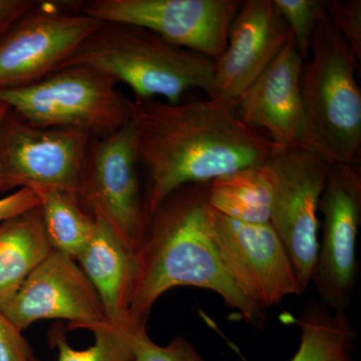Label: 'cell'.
Segmentation results:
<instances>
[{
    "instance_id": "cell-2",
    "label": "cell",
    "mask_w": 361,
    "mask_h": 361,
    "mask_svg": "<svg viewBox=\"0 0 361 361\" xmlns=\"http://www.w3.org/2000/svg\"><path fill=\"white\" fill-rule=\"evenodd\" d=\"M209 183L185 185L173 192L149 218L135 254V277L130 317L148 323L157 300L170 289L198 287L215 292L245 322L262 329L265 311L249 300L232 281L211 236Z\"/></svg>"
},
{
    "instance_id": "cell-16",
    "label": "cell",
    "mask_w": 361,
    "mask_h": 361,
    "mask_svg": "<svg viewBox=\"0 0 361 361\" xmlns=\"http://www.w3.org/2000/svg\"><path fill=\"white\" fill-rule=\"evenodd\" d=\"M94 219V235L75 261L97 291L106 320L114 324L134 322L130 317V302L137 268L135 255L103 221Z\"/></svg>"
},
{
    "instance_id": "cell-1",
    "label": "cell",
    "mask_w": 361,
    "mask_h": 361,
    "mask_svg": "<svg viewBox=\"0 0 361 361\" xmlns=\"http://www.w3.org/2000/svg\"><path fill=\"white\" fill-rule=\"evenodd\" d=\"M127 106L146 179L147 221L179 188L263 166L277 148L242 120L236 102L207 97L170 104L128 97Z\"/></svg>"
},
{
    "instance_id": "cell-22",
    "label": "cell",
    "mask_w": 361,
    "mask_h": 361,
    "mask_svg": "<svg viewBox=\"0 0 361 361\" xmlns=\"http://www.w3.org/2000/svg\"><path fill=\"white\" fill-rule=\"evenodd\" d=\"M290 30L304 63L310 56L311 40L318 21L327 14L329 0H273Z\"/></svg>"
},
{
    "instance_id": "cell-18",
    "label": "cell",
    "mask_w": 361,
    "mask_h": 361,
    "mask_svg": "<svg viewBox=\"0 0 361 361\" xmlns=\"http://www.w3.org/2000/svg\"><path fill=\"white\" fill-rule=\"evenodd\" d=\"M300 343L289 361H355L357 331L348 311L310 301L296 319Z\"/></svg>"
},
{
    "instance_id": "cell-24",
    "label": "cell",
    "mask_w": 361,
    "mask_h": 361,
    "mask_svg": "<svg viewBox=\"0 0 361 361\" xmlns=\"http://www.w3.org/2000/svg\"><path fill=\"white\" fill-rule=\"evenodd\" d=\"M329 18L356 59L361 61L360 0H329Z\"/></svg>"
},
{
    "instance_id": "cell-9",
    "label": "cell",
    "mask_w": 361,
    "mask_h": 361,
    "mask_svg": "<svg viewBox=\"0 0 361 361\" xmlns=\"http://www.w3.org/2000/svg\"><path fill=\"white\" fill-rule=\"evenodd\" d=\"M319 213L323 216L322 234L312 282L323 305L331 311H348L360 272V164H330Z\"/></svg>"
},
{
    "instance_id": "cell-17",
    "label": "cell",
    "mask_w": 361,
    "mask_h": 361,
    "mask_svg": "<svg viewBox=\"0 0 361 361\" xmlns=\"http://www.w3.org/2000/svg\"><path fill=\"white\" fill-rule=\"evenodd\" d=\"M51 252L39 206L0 222V311Z\"/></svg>"
},
{
    "instance_id": "cell-25",
    "label": "cell",
    "mask_w": 361,
    "mask_h": 361,
    "mask_svg": "<svg viewBox=\"0 0 361 361\" xmlns=\"http://www.w3.org/2000/svg\"><path fill=\"white\" fill-rule=\"evenodd\" d=\"M23 330L0 311V361H35Z\"/></svg>"
},
{
    "instance_id": "cell-15",
    "label": "cell",
    "mask_w": 361,
    "mask_h": 361,
    "mask_svg": "<svg viewBox=\"0 0 361 361\" xmlns=\"http://www.w3.org/2000/svg\"><path fill=\"white\" fill-rule=\"evenodd\" d=\"M303 66L291 35L277 58L236 101L242 120L266 130L280 148H298L302 135Z\"/></svg>"
},
{
    "instance_id": "cell-10",
    "label": "cell",
    "mask_w": 361,
    "mask_h": 361,
    "mask_svg": "<svg viewBox=\"0 0 361 361\" xmlns=\"http://www.w3.org/2000/svg\"><path fill=\"white\" fill-rule=\"evenodd\" d=\"M92 137L75 128L33 125L11 110L0 127V169L8 192L49 188L78 197Z\"/></svg>"
},
{
    "instance_id": "cell-3",
    "label": "cell",
    "mask_w": 361,
    "mask_h": 361,
    "mask_svg": "<svg viewBox=\"0 0 361 361\" xmlns=\"http://www.w3.org/2000/svg\"><path fill=\"white\" fill-rule=\"evenodd\" d=\"M85 66L132 90L134 99L180 103L192 90L215 97V61L157 33L127 23H102L61 68Z\"/></svg>"
},
{
    "instance_id": "cell-11",
    "label": "cell",
    "mask_w": 361,
    "mask_h": 361,
    "mask_svg": "<svg viewBox=\"0 0 361 361\" xmlns=\"http://www.w3.org/2000/svg\"><path fill=\"white\" fill-rule=\"evenodd\" d=\"M211 236L226 272L260 310L304 293L286 247L271 223L230 219L208 205Z\"/></svg>"
},
{
    "instance_id": "cell-13",
    "label": "cell",
    "mask_w": 361,
    "mask_h": 361,
    "mask_svg": "<svg viewBox=\"0 0 361 361\" xmlns=\"http://www.w3.org/2000/svg\"><path fill=\"white\" fill-rule=\"evenodd\" d=\"M2 312L21 330L61 319L68 329L92 330L108 322L97 291L75 259L52 250Z\"/></svg>"
},
{
    "instance_id": "cell-26",
    "label": "cell",
    "mask_w": 361,
    "mask_h": 361,
    "mask_svg": "<svg viewBox=\"0 0 361 361\" xmlns=\"http://www.w3.org/2000/svg\"><path fill=\"white\" fill-rule=\"evenodd\" d=\"M39 196L32 189L21 188L16 190L0 198V222L39 207Z\"/></svg>"
},
{
    "instance_id": "cell-27",
    "label": "cell",
    "mask_w": 361,
    "mask_h": 361,
    "mask_svg": "<svg viewBox=\"0 0 361 361\" xmlns=\"http://www.w3.org/2000/svg\"><path fill=\"white\" fill-rule=\"evenodd\" d=\"M37 2V0H0V44Z\"/></svg>"
},
{
    "instance_id": "cell-20",
    "label": "cell",
    "mask_w": 361,
    "mask_h": 361,
    "mask_svg": "<svg viewBox=\"0 0 361 361\" xmlns=\"http://www.w3.org/2000/svg\"><path fill=\"white\" fill-rule=\"evenodd\" d=\"M32 190L39 198L45 234L52 250L77 260L94 235L96 219L77 195L49 188Z\"/></svg>"
},
{
    "instance_id": "cell-5",
    "label": "cell",
    "mask_w": 361,
    "mask_h": 361,
    "mask_svg": "<svg viewBox=\"0 0 361 361\" xmlns=\"http://www.w3.org/2000/svg\"><path fill=\"white\" fill-rule=\"evenodd\" d=\"M118 85L102 71L71 66L35 84L0 90V102L33 125L75 128L103 137L130 121L128 97Z\"/></svg>"
},
{
    "instance_id": "cell-7",
    "label": "cell",
    "mask_w": 361,
    "mask_h": 361,
    "mask_svg": "<svg viewBox=\"0 0 361 361\" xmlns=\"http://www.w3.org/2000/svg\"><path fill=\"white\" fill-rule=\"evenodd\" d=\"M272 188L270 223L303 292L312 282L319 246V202L330 163L300 148H280L265 163Z\"/></svg>"
},
{
    "instance_id": "cell-21",
    "label": "cell",
    "mask_w": 361,
    "mask_h": 361,
    "mask_svg": "<svg viewBox=\"0 0 361 361\" xmlns=\"http://www.w3.org/2000/svg\"><path fill=\"white\" fill-rule=\"evenodd\" d=\"M137 324L144 323L114 324L106 322L97 325L90 330L94 336V343L80 350L71 348L65 329L56 326L49 332V345L58 349V361H133L132 329Z\"/></svg>"
},
{
    "instance_id": "cell-23",
    "label": "cell",
    "mask_w": 361,
    "mask_h": 361,
    "mask_svg": "<svg viewBox=\"0 0 361 361\" xmlns=\"http://www.w3.org/2000/svg\"><path fill=\"white\" fill-rule=\"evenodd\" d=\"M133 361H209L184 336H178L167 345L152 341L147 324H137L132 329Z\"/></svg>"
},
{
    "instance_id": "cell-28",
    "label": "cell",
    "mask_w": 361,
    "mask_h": 361,
    "mask_svg": "<svg viewBox=\"0 0 361 361\" xmlns=\"http://www.w3.org/2000/svg\"><path fill=\"white\" fill-rule=\"evenodd\" d=\"M9 111H11V108L4 102H0V127H1L2 123H4L6 116L8 115ZM6 192H8V189H7L6 180H4L1 169H0V195L6 193Z\"/></svg>"
},
{
    "instance_id": "cell-19",
    "label": "cell",
    "mask_w": 361,
    "mask_h": 361,
    "mask_svg": "<svg viewBox=\"0 0 361 361\" xmlns=\"http://www.w3.org/2000/svg\"><path fill=\"white\" fill-rule=\"evenodd\" d=\"M264 165L242 169L209 182V207L239 222L270 223L272 188Z\"/></svg>"
},
{
    "instance_id": "cell-12",
    "label": "cell",
    "mask_w": 361,
    "mask_h": 361,
    "mask_svg": "<svg viewBox=\"0 0 361 361\" xmlns=\"http://www.w3.org/2000/svg\"><path fill=\"white\" fill-rule=\"evenodd\" d=\"M239 0H90L80 11L101 23H127L157 33L214 61L224 52Z\"/></svg>"
},
{
    "instance_id": "cell-14",
    "label": "cell",
    "mask_w": 361,
    "mask_h": 361,
    "mask_svg": "<svg viewBox=\"0 0 361 361\" xmlns=\"http://www.w3.org/2000/svg\"><path fill=\"white\" fill-rule=\"evenodd\" d=\"M291 32L273 0L242 1L215 59V97L236 102L277 58Z\"/></svg>"
},
{
    "instance_id": "cell-4",
    "label": "cell",
    "mask_w": 361,
    "mask_h": 361,
    "mask_svg": "<svg viewBox=\"0 0 361 361\" xmlns=\"http://www.w3.org/2000/svg\"><path fill=\"white\" fill-rule=\"evenodd\" d=\"M360 63L329 14L323 16L301 78L304 123L298 148L330 164H360Z\"/></svg>"
},
{
    "instance_id": "cell-8",
    "label": "cell",
    "mask_w": 361,
    "mask_h": 361,
    "mask_svg": "<svg viewBox=\"0 0 361 361\" xmlns=\"http://www.w3.org/2000/svg\"><path fill=\"white\" fill-rule=\"evenodd\" d=\"M78 2L39 1L0 44V90L35 84L61 70L102 23Z\"/></svg>"
},
{
    "instance_id": "cell-6",
    "label": "cell",
    "mask_w": 361,
    "mask_h": 361,
    "mask_svg": "<svg viewBox=\"0 0 361 361\" xmlns=\"http://www.w3.org/2000/svg\"><path fill=\"white\" fill-rule=\"evenodd\" d=\"M139 170L135 128L129 121L113 134L92 137L78 191L85 210L103 221L134 255L148 224Z\"/></svg>"
}]
</instances>
